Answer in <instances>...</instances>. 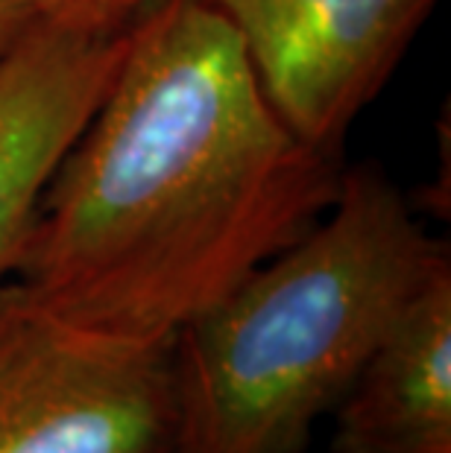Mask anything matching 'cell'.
Returning <instances> with one entry per match:
<instances>
[{
  "label": "cell",
  "mask_w": 451,
  "mask_h": 453,
  "mask_svg": "<svg viewBox=\"0 0 451 453\" xmlns=\"http://www.w3.org/2000/svg\"><path fill=\"white\" fill-rule=\"evenodd\" d=\"M132 30L33 21L0 59V281L12 275L47 181L103 103Z\"/></svg>",
  "instance_id": "obj_5"
},
{
  "label": "cell",
  "mask_w": 451,
  "mask_h": 453,
  "mask_svg": "<svg viewBox=\"0 0 451 453\" xmlns=\"http://www.w3.org/2000/svg\"><path fill=\"white\" fill-rule=\"evenodd\" d=\"M33 21L76 27V30H121L136 24L161 0H6Z\"/></svg>",
  "instance_id": "obj_7"
},
{
  "label": "cell",
  "mask_w": 451,
  "mask_h": 453,
  "mask_svg": "<svg viewBox=\"0 0 451 453\" xmlns=\"http://www.w3.org/2000/svg\"><path fill=\"white\" fill-rule=\"evenodd\" d=\"M340 158L278 118L206 0H161L47 181L12 278L68 319L176 340L334 202Z\"/></svg>",
  "instance_id": "obj_1"
},
{
  "label": "cell",
  "mask_w": 451,
  "mask_h": 453,
  "mask_svg": "<svg viewBox=\"0 0 451 453\" xmlns=\"http://www.w3.org/2000/svg\"><path fill=\"white\" fill-rule=\"evenodd\" d=\"M334 416V453H451V264L405 304Z\"/></svg>",
  "instance_id": "obj_6"
},
{
  "label": "cell",
  "mask_w": 451,
  "mask_h": 453,
  "mask_svg": "<svg viewBox=\"0 0 451 453\" xmlns=\"http://www.w3.org/2000/svg\"><path fill=\"white\" fill-rule=\"evenodd\" d=\"M241 38L267 100L308 147L340 158L439 0H206Z\"/></svg>",
  "instance_id": "obj_4"
},
{
  "label": "cell",
  "mask_w": 451,
  "mask_h": 453,
  "mask_svg": "<svg viewBox=\"0 0 451 453\" xmlns=\"http://www.w3.org/2000/svg\"><path fill=\"white\" fill-rule=\"evenodd\" d=\"M174 340H132L0 281V453H174Z\"/></svg>",
  "instance_id": "obj_3"
},
{
  "label": "cell",
  "mask_w": 451,
  "mask_h": 453,
  "mask_svg": "<svg viewBox=\"0 0 451 453\" xmlns=\"http://www.w3.org/2000/svg\"><path fill=\"white\" fill-rule=\"evenodd\" d=\"M33 24V18L6 0H0V59L12 50V44L21 38V33Z\"/></svg>",
  "instance_id": "obj_8"
},
{
  "label": "cell",
  "mask_w": 451,
  "mask_h": 453,
  "mask_svg": "<svg viewBox=\"0 0 451 453\" xmlns=\"http://www.w3.org/2000/svg\"><path fill=\"white\" fill-rule=\"evenodd\" d=\"M405 194L343 170L329 211L174 340V453H302L439 266Z\"/></svg>",
  "instance_id": "obj_2"
}]
</instances>
